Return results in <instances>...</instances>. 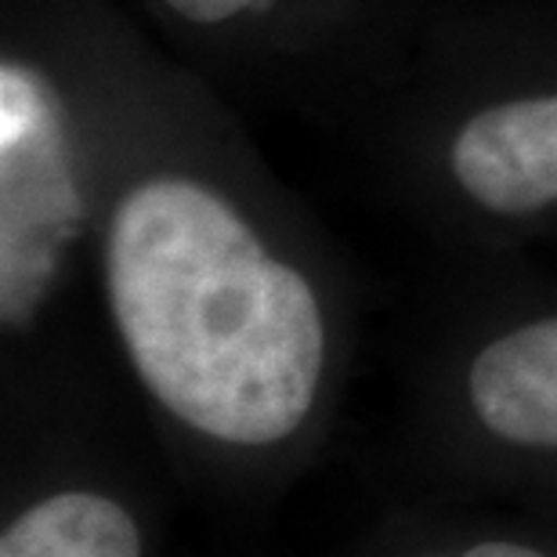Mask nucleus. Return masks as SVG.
Returning <instances> with one entry per match:
<instances>
[{
  "instance_id": "nucleus-1",
  "label": "nucleus",
  "mask_w": 557,
  "mask_h": 557,
  "mask_svg": "<svg viewBox=\"0 0 557 557\" xmlns=\"http://www.w3.org/2000/svg\"><path fill=\"white\" fill-rule=\"evenodd\" d=\"M95 44V261L145 398L196 438L264 453L319 413L333 308L261 166L185 76Z\"/></svg>"
},
{
  "instance_id": "nucleus-6",
  "label": "nucleus",
  "mask_w": 557,
  "mask_h": 557,
  "mask_svg": "<svg viewBox=\"0 0 557 557\" xmlns=\"http://www.w3.org/2000/svg\"><path fill=\"white\" fill-rule=\"evenodd\" d=\"M0 557H145L135 515L98 488H59L4 525Z\"/></svg>"
},
{
  "instance_id": "nucleus-4",
  "label": "nucleus",
  "mask_w": 557,
  "mask_h": 557,
  "mask_svg": "<svg viewBox=\"0 0 557 557\" xmlns=\"http://www.w3.org/2000/svg\"><path fill=\"white\" fill-rule=\"evenodd\" d=\"M145 11L214 70L294 84V73L381 70L403 0H141ZM297 87V84H294Z\"/></svg>"
},
{
  "instance_id": "nucleus-2",
  "label": "nucleus",
  "mask_w": 557,
  "mask_h": 557,
  "mask_svg": "<svg viewBox=\"0 0 557 557\" xmlns=\"http://www.w3.org/2000/svg\"><path fill=\"white\" fill-rule=\"evenodd\" d=\"M95 44L51 54L8 29L0 59V322L26 337L95 236Z\"/></svg>"
},
{
  "instance_id": "nucleus-7",
  "label": "nucleus",
  "mask_w": 557,
  "mask_h": 557,
  "mask_svg": "<svg viewBox=\"0 0 557 557\" xmlns=\"http://www.w3.org/2000/svg\"><path fill=\"white\" fill-rule=\"evenodd\" d=\"M420 557H554L550 550L536 547V543H521V540H478L456 550H434Z\"/></svg>"
},
{
  "instance_id": "nucleus-5",
  "label": "nucleus",
  "mask_w": 557,
  "mask_h": 557,
  "mask_svg": "<svg viewBox=\"0 0 557 557\" xmlns=\"http://www.w3.org/2000/svg\"><path fill=\"white\" fill-rule=\"evenodd\" d=\"M460 403L488 442L557 460V308L485 333L463 359Z\"/></svg>"
},
{
  "instance_id": "nucleus-3",
  "label": "nucleus",
  "mask_w": 557,
  "mask_h": 557,
  "mask_svg": "<svg viewBox=\"0 0 557 557\" xmlns=\"http://www.w3.org/2000/svg\"><path fill=\"white\" fill-rule=\"evenodd\" d=\"M417 113L423 193L496 236H557V29L445 65Z\"/></svg>"
}]
</instances>
